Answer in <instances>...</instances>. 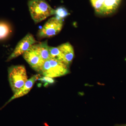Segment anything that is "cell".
<instances>
[{"mask_svg": "<svg viewBox=\"0 0 126 126\" xmlns=\"http://www.w3.org/2000/svg\"><path fill=\"white\" fill-rule=\"evenodd\" d=\"M28 5L32 18L35 23L54 15L55 10L45 0H30Z\"/></svg>", "mask_w": 126, "mask_h": 126, "instance_id": "1", "label": "cell"}, {"mask_svg": "<svg viewBox=\"0 0 126 126\" xmlns=\"http://www.w3.org/2000/svg\"><path fill=\"white\" fill-rule=\"evenodd\" d=\"M8 72L9 83L14 94L28 80L26 69L23 65H12L9 68Z\"/></svg>", "mask_w": 126, "mask_h": 126, "instance_id": "2", "label": "cell"}, {"mask_svg": "<svg viewBox=\"0 0 126 126\" xmlns=\"http://www.w3.org/2000/svg\"><path fill=\"white\" fill-rule=\"evenodd\" d=\"M69 72L67 65L55 59L50 58L45 61L41 74L44 77L53 78L63 76Z\"/></svg>", "mask_w": 126, "mask_h": 126, "instance_id": "3", "label": "cell"}, {"mask_svg": "<svg viewBox=\"0 0 126 126\" xmlns=\"http://www.w3.org/2000/svg\"><path fill=\"white\" fill-rule=\"evenodd\" d=\"M63 21L55 17L49 19L39 30L37 36L39 38H50L55 36L62 30Z\"/></svg>", "mask_w": 126, "mask_h": 126, "instance_id": "4", "label": "cell"}, {"mask_svg": "<svg viewBox=\"0 0 126 126\" xmlns=\"http://www.w3.org/2000/svg\"><path fill=\"white\" fill-rule=\"evenodd\" d=\"M37 42L34 36L30 33L27 34L24 38L19 41L14 51L7 59L9 61L16 57L23 55L33 45Z\"/></svg>", "mask_w": 126, "mask_h": 126, "instance_id": "5", "label": "cell"}, {"mask_svg": "<svg viewBox=\"0 0 126 126\" xmlns=\"http://www.w3.org/2000/svg\"><path fill=\"white\" fill-rule=\"evenodd\" d=\"M23 58L34 70L41 73L45 61L41 57L34 45L23 54Z\"/></svg>", "mask_w": 126, "mask_h": 126, "instance_id": "6", "label": "cell"}, {"mask_svg": "<svg viewBox=\"0 0 126 126\" xmlns=\"http://www.w3.org/2000/svg\"><path fill=\"white\" fill-rule=\"evenodd\" d=\"M38 79H39V75H36L32 77L29 79H28L24 86L18 92L14 94V95L6 104H5L2 108L5 107L12 100L16 98L23 97L27 94L31 90L35 81Z\"/></svg>", "mask_w": 126, "mask_h": 126, "instance_id": "7", "label": "cell"}, {"mask_svg": "<svg viewBox=\"0 0 126 126\" xmlns=\"http://www.w3.org/2000/svg\"><path fill=\"white\" fill-rule=\"evenodd\" d=\"M58 47L62 59V61L69 66L74 55V50L72 45L69 43L63 44Z\"/></svg>", "mask_w": 126, "mask_h": 126, "instance_id": "8", "label": "cell"}, {"mask_svg": "<svg viewBox=\"0 0 126 126\" xmlns=\"http://www.w3.org/2000/svg\"><path fill=\"white\" fill-rule=\"evenodd\" d=\"M121 0H105L100 14L108 15L111 14L117 9Z\"/></svg>", "mask_w": 126, "mask_h": 126, "instance_id": "9", "label": "cell"}, {"mask_svg": "<svg viewBox=\"0 0 126 126\" xmlns=\"http://www.w3.org/2000/svg\"><path fill=\"white\" fill-rule=\"evenodd\" d=\"M34 47L43 60L45 61L50 58L49 52V46L47 41L34 45Z\"/></svg>", "mask_w": 126, "mask_h": 126, "instance_id": "10", "label": "cell"}, {"mask_svg": "<svg viewBox=\"0 0 126 126\" xmlns=\"http://www.w3.org/2000/svg\"><path fill=\"white\" fill-rule=\"evenodd\" d=\"M11 31L9 25L5 23H0V39L5 38Z\"/></svg>", "mask_w": 126, "mask_h": 126, "instance_id": "11", "label": "cell"}, {"mask_svg": "<svg viewBox=\"0 0 126 126\" xmlns=\"http://www.w3.org/2000/svg\"><path fill=\"white\" fill-rule=\"evenodd\" d=\"M69 15L67 10L64 7H59L55 10V17L60 20H63Z\"/></svg>", "mask_w": 126, "mask_h": 126, "instance_id": "12", "label": "cell"}, {"mask_svg": "<svg viewBox=\"0 0 126 126\" xmlns=\"http://www.w3.org/2000/svg\"><path fill=\"white\" fill-rule=\"evenodd\" d=\"M49 52L50 58L55 59L62 62L60 52L58 47H52L49 46Z\"/></svg>", "mask_w": 126, "mask_h": 126, "instance_id": "13", "label": "cell"}, {"mask_svg": "<svg viewBox=\"0 0 126 126\" xmlns=\"http://www.w3.org/2000/svg\"><path fill=\"white\" fill-rule=\"evenodd\" d=\"M105 0H90L93 6L98 13H101L103 5Z\"/></svg>", "mask_w": 126, "mask_h": 126, "instance_id": "14", "label": "cell"}, {"mask_svg": "<svg viewBox=\"0 0 126 126\" xmlns=\"http://www.w3.org/2000/svg\"><path fill=\"white\" fill-rule=\"evenodd\" d=\"M39 79L41 81L47 82L49 83H53L54 82V80L52 78H49V77H44Z\"/></svg>", "mask_w": 126, "mask_h": 126, "instance_id": "15", "label": "cell"}, {"mask_svg": "<svg viewBox=\"0 0 126 126\" xmlns=\"http://www.w3.org/2000/svg\"></svg>", "mask_w": 126, "mask_h": 126, "instance_id": "16", "label": "cell"}]
</instances>
